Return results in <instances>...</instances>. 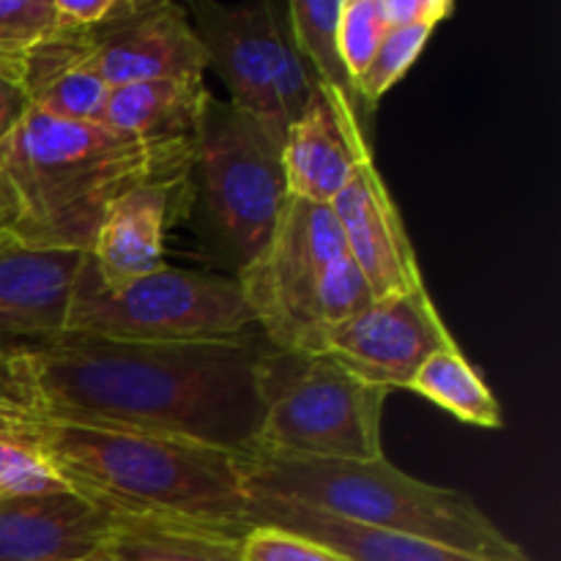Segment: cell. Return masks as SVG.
Masks as SVG:
<instances>
[{
    "label": "cell",
    "instance_id": "cell-1",
    "mask_svg": "<svg viewBox=\"0 0 561 561\" xmlns=\"http://www.w3.org/2000/svg\"><path fill=\"white\" fill-rule=\"evenodd\" d=\"M266 340L121 343L64 332L25 359L38 420L110 427L255 455L261 431L257 359Z\"/></svg>",
    "mask_w": 561,
    "mask_h": 561
},
{
    "label": "cell",
    "instance_id": "cell-2",
    "mask_svg": "<svg viewBox=\"0 0 561 561\" xmlns=\"http://www.w3.org/2000/svg\"><path fill=\"white\" fill-rule=\"evenodd\" d=\"M192 142L153 146L31 110L0 142V230L38 250L91 252L107 208L148 175L190 168Z\"/></svg>",
    "mask_w": 561,
    "mask_h": 561
},
{
    "label": "cell",
    "instance_id": "cell-3",
    "mask_svg": "<svg viewBox=\"0 0 561 561\" xmlns=\"http://www.w3.org/2000/svg\"><path fill=\"white\" fill-rule=\"evenodd\" d=\"M36 449L77 496L104 513L175 520L244 537L250 493L239 458L203 444L25 416Z\"/></svg>",
    "mask_w": 561,
    "mask_h": 561
},
{
    "label": "cell",
    "instance_id": "cell-4",
    "mask_svg": "<svg viewBox=\"0 0 561 561\" xmlns=\"http://www.w3.org/2000/svg\"><path fill=\"white\" fill-rule=\"evenodd\" d=\"M250 496L321 510L332 518L420 537L485 561H535L466 493L431 485L378 460L239 458Z\"/></svg>",
    "mask_w": 561,
    "mask_h": 561
},
{
    "label": "cell",
    "instance_id": "cell-5",
    "mask_svg": "<svg viewBox=\"0 0 561 561\" xmlns=\"http://www.w3.org/2000/svg\"><path fill=\"white\" fill-rule=\"evenodd\" d=\"M236 283L261 337L299 354H323L327 334L373 301L332 206L294 195L268 244Z\"/></svg>",
    "mask_w": 561,
    "mask_h": 561
},
{
    "label": "cell",
    "instance_id": "cell-6",
    "mask_svg": "<svg viewBox=\"0 0 561 561\" xmlns=\"http://www.w3.org/2000/svg\"><path fill=\"white\" fill-rule=\"evenodd\" d=\"M283 140L255 115L208 93L186 168L184 219L233 277L272 239L288 203Z\"/></svg>",
    "mask_w": 561,
    "mask_h": 561
},
{
    "label": "cell",
    "instance_id": "cell-7",
    "mask_svg": "<svg viewBox=\"0 0 561 561\" xmlns=\"http://www.w3.org/2000/svg\"><path fill=\"white\" fill-rule=\"evenodd\" d=\"M255 455L283 460H378L389 389L351 376L329 354L266 345L255 370Z\"/></svg>",
    "mask_w": 561,
    "mask_h": 561
},
{
    "label": "cell",
    "instance_id": "cell-8",
    "mask_svg": "<svg viewBox=\"0 0 561 561\" xmlns=\"http://www.w3.org/2000/svg\"><path fill=\"white\" fill-rule=\"evenodd\" d=\"M255 321L236 277L162 266L107 288L85 257L75 283L66 332L121 343H225L252 334Z\"/></svg>",
    "mask_w": 561,
    "mask_h": 561
},
{
    "label": "cell",
    "instance_id": "cell-9",
    "mask_svg": "<svg viewBox=\"0 0 561 561\" xmlns=\"http://www.w3.org/2000/svg\"><path fill=\"white\" fill-rule=\"evenodd\" d=\"M455 345L427 288L373 299L327 334L323 354L351 376L381 389H411L436 351Z\"/></svg>",
    "mask_w": 561,
    "mask_h": 561
},
{
    "label": "cell",
    "instance_id": "cell-10",
    "mask_svg": "<svg viewBox=\"0 0 561 561\" xmlns=\"http://www.w3.org/2000/svg\"><path fill=\"white\" fill-rule=\"evenodd\" d=\"M82 44L110 88L148 80H203L208 69L186 5L170 0H118L110 20L82 33Z\"/></svg>",
    "mask_w": 561,
    "mask_h": 561
},
{
    "label": "cell",
    "instance_id": "cell-11",
    "mask_svg": "<svg viewBox=\"0 0 561 561\" xmlns=\"http://www.w3.org/2000/svg\"><path fill=\"white\" fill-rule=\"evenodd\" d=\"M85 257L88 252L38 250L0 233V356L31 359L66 332Z\"/></svg>",
    "mask_w": 561,
    "mask_h": 561
},
{
    "label": "cell",
    "instance_id": "cell-12",
    "mask_svg": "<svg viewBox=\"0 0 561 561\" xmlns=\"http://www.w3.org/2000/svg\"><path fill=\"white\" fill-rule=\"evenodd\" d=\"M197 38L206 49L208 66L228 85L230 104L255 115L274 137L285 140V121L279 115L272 88L274 66V0L250 3H217L195 0L186 5Z\"/></svg>",
    "mask_w": 561,
    "mask_h": 561
},
{
    "label": "cell",
    "instance_id": "cell-13",
    "mask_svg": "<svg viewBox=\"0 0 561 561\" xmlns=\"http://www.w3.org/2000/svg\"><path fill=\"white\" fill-rule=\"evenodd\" d=\"M329 206L373 299L425 288L409 230L373 159L356 168L354 179Z\"/></svg>",
    "mask_w": 561,
    "mask_h": 561
},
{
    "label": "cell",
    "instance_id": "cell-14",
    "mask_svg": "<svg viewBox=\"0 0 561 561\" xmlns=\"http://www.w3.org/2000/svg\"><path fill=\"white\" fill-rule=\"evenodd\" d=\"M184 192L186 170H164L126 190L107 208L88 252L102 285L121 288L168 266L164 233L173 219L184 217Z\"/></svg>",
    "mask_w": 561,
    "mask_h": 561
},
{
    "label": "cell",
    "instance_id": "cell-15",
    "mask_svg": "<svg viewBox=\"0 0 561 561\" xmlns=\"http://www.w3.org/2000/svg\"><path fill=\"white\" fill-rule=\"evenodd\" d=\"M367 159H373L370 135L359 118L332 91L316 85L305 113L288 126L283 140L290 195L332 203Z\"/></svg>",
    "mask_w": 561,
    "mask_h": 561
},
{
    "label": "cell",
    "instance_id": "cell-16",
    "mask_svg": "<svg viewBox=\"0 0 561 561\" xmlns=\"http://www.w3.org/2000/svg\"><path fill=\"white\" fill-rule=\"evenodd\" d=\"M110 513L77 496L0 499V561H82L102 553Z\"/></svg>",
    "mask_w": 561,
    "mask_h": 561
},
{
    "label": "cell",
    "instance_id": "cell-17",
    "mask_svg": "<svg viewBox=\"0 0 561 561\" xmlns=\"http://www.w3.org/2000/svg\"><path fill=\"white\" fill-rule=\"evenodd\" d=\"M247 526L250 529L252 526H274V529L294 531V535L332 548L334 553L348 561H485L438 546V542L367 529V526L332 518V515L305 507V504L266 496H250Z\"/></svg>",
    "mask_w": 561,
    "mask_h": 561
},
{
    "label": "cell",
    "instance_id": "cell-18",
    "mask_svg": "<svg viewBox=\"0 0 561 561\" xmlns=\"http://www.w3.org/2000/svg\"><path fill=\"white\" fill-rule=\"evenodd\" d=\"M208 93L203 80H148L113 88L104 126L153 146L192 142Z\"/></svg>",
    "mask_w": 561,
    "mask_h": 561
},
{
    "label": "cell",
    "instance_id": "cell-19",
    "mask_svg": "<svg viewBox=\"0 0 561 561\" xmlns=\"http://www.w3.org/2000/svg\"><path fill=\"white\" fill-rule=\"evenodd\" d=\"M102 557L110 561H244L241 537L175 520L110 513Z\"/></svg>",
    "mask_w": 561,
    "mask_h": 561
},
{
    "label": "cell",
    "instance_id": "cell-20",
    "mask_svg": "<svg viewBox=\"0 0 561 561\" xmlns=\"http://www.w3.org/2000/svg\"><path fill=\"white\" fill-rule=\"evenodd\" d=\"M288 9L290 31L301 58L310 66L312 77L321 88L332 91L351 113L359 118L362 129H370V110L362 104L356 80L351 77L348 64L340 49V11L343 0H290ZM370 135V131H367Z\"/></svg>",
    "mask_w": 561,
    "mask_h": 561
},
{
    "label": "cell",
    "instance_id": "cell-21",
    "mask_svg": "<svg viewBox=\"0 0 561 561\" xmlns=\"http://www.w3.org/2000/svg\"><path fill=\"white\" fill-rule=\"evenodd\" d=\"M411 392L442 405L460 422L477 427H502L504 411L480 373L469 365L458 343L436 351L411 381Z\"/></svg>",
    "mask_w": 561,
    "mask_h": 561
},
{
    "label": "cell",
    "instance_id": "cell-22",
    "mask_svg": "<svg viewBox=\"0 0 561 561\" xmlns=\"http://www.w3.org/2000/svg\"><path fill=\"white\" fill-rule=\"evenodd\" d=\"M113 88L88 58L66 66L31 96L33 110L71 124H104Z\"/></svg>",
    "mask_w": 561,
    "mask_h": 561
},
{
    "label": "cell",
    "instance_id": "cell-23",
    "mask_svg": "<svg viewBox=\"0 0 561 561\" xmlns=\"http://www.w3.org/2000/svg\"><path fill=\"white\" fill-rule=\"evenodd\" d=\"M55 22L53 0H0V75L22 82L27 55Z\"/></svg>",
    "mask_w": 561,
    "mask_h": 561
},
{
    "label": "cell",
    "instance_id": "cell-24",
    "mask_svg": "<svg viewBox=\"0 0 561 561\" xmlns=\"http://www.w3.org/2000/svg\"><path fill=\"white\" fill-rule=\"evenodd\" d=\"M274 27H277V42H274L272 88L279 115L285 121V129H288L305 113L318 82L307 60L301 58L299 47H296L294 31H290L288 22V9H285V3H277V0H274Z\"/></svg>",
    "mask_w": 561,
    "mask_h": 561
},
{
    "label": "cell",
    "instance_id": "cell-25",
    "mask_svg": "<svg viewBox=\"0 0 561 561\" xmlns=\"http://www.w3.org/2000/svg\"><path fill=\"white\" fill-rule=\"evenodd\" d=\"M436 27L431 25H409V27H389L387 38L381 42L378 53L373 55L370 66L362 71L356 80V91H359L362 104L373 113L378 99L387 96L389 88L414 66L420 53L425 49L427 38L433 36Z\"/></svg>",
    "mask_w": 561,
    "mask_h": 561
},
{
    "label": "cell",
    "instance_id": "cell-26",
    "mask_svg": "<svg viewBox=\"0 0 561 561\" xmlns=\"http://www.w3.org/2000/svg\"><path fill=\"white\" fill-rule=\"evenodd\" d=\"M69 485L33 447L16 438H0V499L53 496Z\"/></svg>",
    "mask_w": 561,
    "mask_h": 561
},
{
    "label": "cell",
    "instance_id": "cell-27",
    "mask_svg": "<svg viewBox=\"0 0 561 561\" xmlns=\"http://www.w3.org/2000/svg\"><path fill=\"white\" fill-rule=\"evenodd\" d=\"M340 49L348 64L354 80L370 66L373 55L378 53L387 38L389 25L381 11V0H343L340 11Z\"/></svg>",
    "mask_w": 561,
    "mask_h": 561
},
{
    "label": "cell",
    "instance_id": "cell-28",
    "mask_svg": "<svg viewBox=\"0 0 561 561\" xmlns=\"http://www.w3.org/2000/svg\"><path fill=\"white\" fill-rule=\"evenodd\" d=\"M241 559L244 561H348L332 548L312 542L294 531L274 526H252L241 537Z\"/></svg>",
    "mask_w": 561,
    "mask_h": 561
},
{
    "label": "cell",
    "instance_id": "cell-29",
    "mask_svg": "<svg viewBox=\"0 0 561 561\" xmlns=\"http://www.w3.org/2000/svg\"><path fill=\"white\" fill-rule=\"evenodd\" d=\"M0 414L36 416V394L25 370V359L0 356Z\"/></svg>",
    "mask_w": 561,
    "mask_h": 561
},
{
    "label": "cell",
    "instance_id": "cell-30",
    "mask_svg": "<svg viewBox=\"0 0 561 561\" xmlns=\"http://www.w3.org/2000/svg\"><path fill=\"white\" fill-rule=\"evenodd\" d=\"M381 11L389 27H438V22L455 14V3L453 0H381Z\"/></svg>",
    "mask_w": 561,
    "mask_h": 561
},
{
    "label": "cell",
    "instance_id": "cell-31",
    "mask_svg": "<svg viewBox=\"0 0 561 561\" xmlns=\"http://www.w3.org/2000/svg\"><path fill=\"white\" fill-rule=\"evenodd\" d=\"M53 3L58 20L71 27H80V31L102 25L118 9V0H53Z\"/></svg>",
    "mask_w": 561,
    "mask_h": 561
},
{
    "label": "cell",
    "instance_id": "cell-32",
    "mask_svg": "<svg viewBox=\"0 0 561 561\" xmlns=\"http://www.w3.org/2000/svg\"><path fill=\"white\" fill-rule=\"evenodd\" d=\"M31 110L33 102L27 96L25 85L0 75V142H5L14 135L16 126L25 121Z\"/></svg>",
    "mask_w": 561,
    "mask_h": 561
},
{
    "label": "cell",
    "instance_id": "cell-33",
    "mask_svg": "<svg viewBox=\"0 0 561 561\" xmlns=\"http://www.w3.org/2000/svg\"><path fill=\"white\" fill-rule=\"evenodd\" d=\"M22 420H25V416L0 414V438H16V433H20Z\"/></svg>",
    "mask_w": 561,
    "mask_h": 561
},
{
    "label": "cell",
    "instance_id": "cell-34",
    "mask_svg": "<svg viewBox=\"0 0 561 561\" xmlns=\"http://www.w3.org/2000/svg\"><path fill=\"white\" fill-rule=\"evenodd\" d=\"M82 561H110L107 557H102V553H99V557H91V559H82Z\"/></svg>",
    "mask_w": 561,
    "mask_h": 561
},
{
    "label": "cell",
    "instance_id": "cell-35",
    "mask_svg": "<svg viewBox=\"0 0 561 561\" xmlns=\"http://www.w3.org/2000/svg\"><path fill=\"white\" fill-rule=\"evenodd\" d=\"M0 233H3V230H0Z\"/></svg>",
    "mask_w": 561,
    "mask_h": 561
}]
</instances>
